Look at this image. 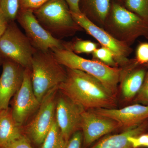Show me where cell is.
Wrapping results in <instances>:
<instances>
[{
    "instance_id": "cell-1",
    "label": "cell",
    "mask_w": 148,
    "mask_h": 148,
    "mask_svg": "<svg viewBox=\"0 0 148 148\" xmlns=\"http://www.w3.org/2000/svg\"><path fill=\"white\" fill-rule=\"evenodd\" d=\"M66 79L58 90L85 110L115 108L116 96L92 76L79 70L66 68Z\"/></svg>"
},
{
    "instance_id": "cell-2",
    "label": "cell",
    "mask_w": 148,
    "mask_h": 148,
    "mask_svg": "<svg viewBox=\"0 0 148 148\" xmlns=\"http://www.w3.org/2000/svg\"><path fill=\"white\" fill-rule=\"evenodd\" d=\"M51 50L61 65L65 68L79 70L92 76L116 96L122 68L111 67L95 59H86L67 49H53Z\"/></svg>"
},
{
    "instance_id": "cell-3",
    "label": "cell",
    "mask_w": 148,
    "mask_h": 148,
    "mask_svg": "<svg viewBox=\"0 0 148 148\" xmlns=\"http://www.w3.org/2000/svg\"><path fill=\"white\" fill-rule=\"evenodd\" d=\"M32 86L40 103L49 90L66 79V69L58 63L52 51L37 50L32 63Z\"/></svg>"
},
{
    "instance_id": "cell-4",
    "label": "cell",
    "mask_w": 148,
    "mask_h": 148,
    "mask_svg": "<svg viewBox=\"0 0 148 148\" xmlns=\"http://www.w3.org/2000/svg\"><path fill=\"white\" fill-rule=\"evenodd\" d=\"M33 12L42 26L57 39L83 30L74 20L65 0H49Z\"/></svg>"
},
{
    "instance_id": "cell-5",
    "label": "cell",
    "mask_w": 148,
    "mask_h": 148,
    "mask_svg": "<svg viewBox=\"0 0 148 148\" xmlns=\"http://www.w3.org/2000/svg\"><path fill=\"white\" fill-rule=\"evenodd\" d=\"M104 26L109 34L129 46L139 37L148 39V22L118 4L113 5Z\"/></svg>"
},
{
    "instance_id": "cell-6",
    "label": "cell",
    "mask_w": 148,
    "mask_h": 148,
    "mask_svg": "<svg viewBox=\"0 0 148 148\" xmlns=\"http://www.w3.org/2000/svg\"><path fill=\"white\" fill-rule=\"evenodd\" d=\"M36 51L14 21L9 22L0 38V56L2 58L31 70L32 58Z\"/></svg>"
},
{
    "instance_id": "cell-7",
    "label": "cell",
    "mask_w": 148,
    "mask_h": 148,
    "mask_svg": "<svg viewBox=\"0 0 148 148\" xmlns=\"http://www.w3.org/2000/svg\"><path fill=\"white\" fill-rule=\"evenodd\" d=\"M58 86L47 92L40 104L34 118L23 130L31 142L41 145L55 119Z\"/></svg>"
},
{
    "instance_id": "cell-8",
    "label": "cell",
    "mask_w": 148,
    "mask_h": 148,
    "mask_svg": "<svg viewBox=\"0 0 148 148\" xmlns=\"http://www.w3.org/2000/svg\"><path fill=\"white\" fill-rule=\"evenodd\" d=\"M71 12L74 20L80 27L97 40L102 46L112 51L119 66L124 67L130 63L131 60H129L128 57L132 51L130 46L117 39L108 32L98 27L83 13Z\"/></svg>"
},
{
    "instance_id": "cell-9",
    "label": "cell",
    "mask_w": 148,
    "mask_h": 148,
    "mask_svg": "<svg viewBox=\"0 0 148 148\" xmlns=\"http://www.w3.org/2000/svg\"><path fill=\"white\" fill-rule=\"evenodd\" d=\"M16 19L36 50L46 51L53 49H64V41L55 38L46 31L32 11L19 10Z\"/></svg>"
},
{
    "instance_id": "cell-10",
    "label": "cell",
    "mask_w": 148,
    "mask_h": 148,
    "mask_svg": "<svg viewBox=\"0 0 148 148\" xmlns=\"http://www.w3.org/2000/svg\"><path fill=\"white\" fill-rule=\"evenodd\" d=\"M13 97L11 108L12 115L15 122L22 127L40 104L33 89L31 69H25L23 82Z\"/></svg>"
},
{
    "instance_id": "cell-11",
    "label": "cell",
    "mask_w": 148,
    "mask_h": 148,
    "mask_svg": "<svg viewBox=\"0 0 148 148\" xmlns=\"http://www.w3.org/2000/svg\"><path fill=\"white\" fill-rule=\"evenodd\" d=\"M60 92L57 94L55 120L67 142L75 132L81 129L82 108Z\"/></svg>"
},
{
    "instance_id": "cell-12",
    "label": "cell",
    "mask_w": 148,
    "mask_h": 148,
    "mask_svg": "<svg viewBox=\"0 0 148 148\" xmlns=\"http://www.w3.org/2000/svg\"><path fill=\"white\" fill-rule=\"evenodd\" d=\"M119 128V123L113 119L97 113L92 110L84 111L81 129L83 147H88L100 138Z\"/></svg>"
},
{
    "instance_id": "cell-13",
    "label": "cell",
    "mask_w": 148,
    "mask_h": 148,
    "mask_svg": "<svg viewBox=\"0 0 148 148\" xmlns=\"http://www.w3.org/2000/svg\"><path fill=\"white\" fill-rule=\"evenodd\" d=\"M25 69L13 61L3 59L0 76V110L9 108L11 99L23 82Z\"/></svg>"
},
{
    "instance_id": "cell-14",
    "label": "cell",
    "mask_w": 148,
    "mask_h": 148,
    "mask_svg": "<svg viewBox=\"0 0 148 148\" xmlns=\"http://www.w3.org/2000/svg\"><path fill=\"white\" fill-rule=\"evenodd\" d=\"M91 110L115 121L124 130L138 126L148 120V106L139 103H135L121 109Z\"/></svg>"
},
{
    "instance_id": "cell-15",
    "label": "cell",
    "mask_w": 148,
    "mask_h": 148,
    "mask_svg": "<svg viewBox=\"0 0 148 148\" xmlns=\"http://www.w3.org/2000/svg\"><path fill=\"white\" fill-rule=\"evenodd\" d=\"M147 71L146 65H139L135 59L123 69L121 77L120 89L125 101L134 100L143 86Z\"/></svg>"
},
{
    "instance_id": "cell-16",
    "label": "cell",
    "mask_w": 148,
    "mask_h": 148,
    "mask_svg": "<svg viewBox=\"0 0 148 148\" xmlns=\"http://www.w3.org/2000/svg\"><path fill=\"white\" fill-rule=\"evenodd\" d=\"M148 130V120L135 127L125 130L114 135H108L100 140L91 148H133L128 138L145 133Z\"/></svg>"
},
{
    "instance_id": "cell-17",
    "label": "cell",
    "mask_w": 148,
    "mask_h": 148,
    "mask_svg": "<svg viewBox=\"0 0 148 148\" xmlns=\"http://www.w3.org/2000/svg\"><path fill=\"white\" fill-rule=\"evenodd\" d=\"M22 127L14 121L10 108L0 110V148L21 137Z\"/></svg>"
},
{
    "instance_id": "cell-18",
    "label": "cell",
    "mask_w": 148,
    "mask_h": 148,
    "mask_svg": "<svg viewBox=\"0 0 148 148\" xmlns=\"http://www.w3.org/2000/svg\"><path fill=\"white\" fill-rule=\"evenodd\" d=\"M88 11L96 23L104 26L110 9V0H84Z\"/></svg>"
},
{
    "instance_id": "cell-19",
    "label": "cell",
    "mask_w": 148,
    "mask_h": 148,
    "mask_svg": "<svg viewBox=\"0 0 148 148\" xmlns=\"http://www.w3.org/2000/svg\"><path fill=\"white\" fill-rule=\"evenodd\" d=\"M68 142L55 119L40 148H66Z\"/></svg>"
},
{
    "instance_id": "cell-20",
    "label": "cell",
    "mask_w": 148,
    "mask_h": 148,
    "mask_svg": "<svg viewBox=\"0 0 148 148\" xmlns=\"http://www.w3.org/2000/svg\"><path fill=\"white\" fill-rule=\"evenodd\" d=\"M64 49L73 51L77 54L80 53H92L97 48V44L90 41L76 38L71 42L64 41Z\"/></svg>"
},
{
    "instance_id": "cell-21",
    "label": "cell",
    "mask_w": 148,
    "mask_h": 148,
    "mask_svg": "<svg viewBox=\"0 0 148 148\" xmlns=\"http://www.w3.org/2000/svg\"><path fill=\"white\" fill-rule=\"evenodd\" d=\"M0 10L9 22L14 21L20 10V0H0Z\"/></svg>"
},
{
    "instance_id": "cell-22",
    "label": "cell",
    "mask_w": 148,
    "mask_h": 148,
    "mask_svg": "<svg viewBox=\"0 0 148 148\" xmlns=\"http://www.w3.org/2000/svg\"><path fill=\"white\" fill-rule=\"evenodd\" d=\"M125 5L127 10L148 22V0H126Z\"/></svg>"
},
{
    "instance_id": "cell-23",
    "label": "cell",
    "mask_w": 148,
    "mask_h": 148,
    "mask_svg": "<svg viewBox=\"0 0 148 148\" xmlns=\"http://www.w3.org/2000/svg\"><path fill=\"white\" fill-rule=\"evenodd\" d=\"M92 57L95 60L112 67H119L114 59L113 53L110 49L104 47L97 48L92 53Z\"/></svg>"
},
{
    "instance_id": "cell-24",
    "label": "cell",
    "mask_w": 148,
    "mask_h": 148,
    "mask_svg": "<svg viewBox=\"0 0 148 148\" xmlns=\"http://www.w3.org/2000/svg\"><path fill=\"white\" fill-rule=\"evenodd\" d=\"M147 71L143 86L134 101L135 103H139L145 106H148V64L146 65Z\"/></svg>"
},
{
    "instance_id": "cell-25",
    "label": "cell",
    "mask_w": 148,
    "mask_h": 148,
    "mask_svg": "<svg viewBox=\"0 0 148 148\" xmlns=\"http://www.w3.org/2000/svg\"><path fill=\"white\" fill-rule=\"evenodd\" d=\"M135 59L139 65L148 64V42H141L138 45Z\"/></svg>"
},
{
    "instance_id": "cell-26",
    "label": "cell",
    "mask_w": 148,
    "mask_h": 148,
    "mask_svg": "<svg viewBox=\"0 0 148 148\" xmlns=\"http://www.w3.org/2000/svg\"><path fill=\"white\" fill-rule=\"evenodd\" d=\"M31 143L28 137L23 134L19 138L0 148H33Z\"/></svg>"
},
{
    "instance_id": "cell-27",
    "label": "cell",
    "mask_w": 148,
    "mask_h": 148,
    "mask_svg": "<svg viewBox=\"0 0 148 148\" xmlns=\"http://www.w3.org/2000/svg\"><path fill=\"white\" fill-rule=\"evenodd\" d=\"M129 141L133 148H148V133H143L137 136H130Z\"/></svg>"
},
{
    "instance_id": "cell-28",
    "label": "cell",
    "mask_w": 148,
    "mask_h": 148,
    "mask_svg": "<svg viewBox=\"0 0 148 148\" xmlns=\"http://www.w3.org/2000/svg\"><path fill=\"white\" fill-rule=\"evenodd\" d=\"M49 0H20V10L34 11Z\"/></svg>"
},
{
    "instance_id": "cell-29",
    "label": "cell",
    "mask_w": 148,
    "mask_h": 148,
    "mask_svg": "<svg viewBox=\"0 0 148 148\" xmlns=\"http://www.w3.org/2000/svg\"><path fill=\"white\" fill-rule=\"evenodd\" d=\"M66 148H83V135L81 130H79L72 135L68 141Z\"/></svg>"
},
{
    "instance_id": "cell-30",
    "label": "cell",
    "mask_w": 148,
    "mask_h": 148,
    "mask_svg": "<svg viewBox=\"0 0 148 148\" xmlns=\"http://www.w3.org/2000/svg\"><path fill=\"white\" fill-rule=\"evenodd\" d=\"M65 1L71 12L76 13H82L80 8V0H65Z\"/></svg>"
},
{
    "instance_id": "cell-31",
    "label": "cell",
    "mask_w": 148,
    "mask_h": 148,
    "mask_svg": "<svg viewBox=\"0 0 148 148\" xmlns=\"http://www.w3.org/2000/svg\"><path fill=\"white\" fill-rule=\"evenodd\" d=\"M9 21L0 10V38L5 31Z\"/></svg>"
},
{
    "instance_id": "cell-32",
    "label": "cell",
    "mask_w": 148,
    "mask_h": 148,
    "mask_svg": "<svg viewBox=\"0 0 148 148\" xmlns=\"http://www.w3.org/2000/svg\"><path fill=\"white\" fill-rule=\"evenodd\" d=\"M1 59H2V58L0 56V63H1Z\"/></svg>"
}]
</instances>
